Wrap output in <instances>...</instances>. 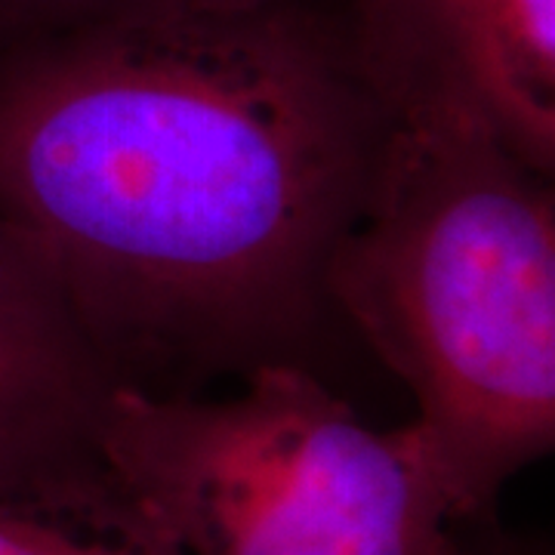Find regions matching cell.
<instances>
[{
    "instance_id": "cell-1",
    "label": "cell",
    "mask_w": 555,
    "mask_h": 555,
    "mask_svg": "<svg viewBox=\"0 0 555 555\" xmlns=\"http://www.w3.org/2000/svg\"><path fill=\"white\" fill-rule=\"evenodd\" d=\"M396 118L334 0L145 13L0 43V219L115 389L306 364Z\"/></svg>"
},
{
    "instance_id": "cell-2",
    "label": "cell",
    "mask_w": 555,
    "mask_h": 555,
    "mask_svg": "<svg viewBox=\"0 0 555 555\" xmlns=\"http://www.w3.org/2000/svg\"><path fill=\"white\" fill-rule=\"evenodd\" d=\"M327 299L414 396L463 521L555 448V192L494 137L396 120Z\"/></svg>"
},
{
    "instance_id": "cell-3",
    "label": "cell",
    "mask_w": 555,
    "mask_h": 555,
    "mask_svg": "<svg viewBox=\"0 0 555 555\" xmlns=\"http://www.w3.org/2000/svg\"><path fill=\"white\" fill-rule=\"evenodd\" d=\"M235 396L112 389L100 466L177 555H476L414 423L374 429L306 364Z\"/></svg>"
},
{
    "instance_id": "cell-4",
    "label": "cell",
    "mask_w": 555,
    "mask_h": 555,
    "mask_svg": "<svg viewBox=\"0 0 555 555\" xmlns=\"http://www.w3.org/2000/svg\"><path fill=\"white\" fill-rule=\"evenodd\" d=\"M396 120H456L555 173V0H334Z\"/></svg>"
},
{
    "instance_id": "cell-5",
    "label": "cell",
    "mask_w": 555,
    "mask_h": 555,
    "mask_svg": "<svg viewBox=\"0 0 555 555\" xmlns=\"http://www.w3.org/2000/svg\"><path fill=\"white\" fill-rule=\"evenodd\" d=\"M115 383L38 247L0 219V494L102 500Z\"/></svg>"
},
{
    "instance_id": "cell-6",
    "label": "cell",
    "mask_w": 555,
    "mask_h": 555,
    "mask_svg": "<svg viewBox=\"0 0 555 555\" xmlns=\"http://www.w3.org/2000/svg\"><path fill=\"white\" fill-rule=\"evenodd\" d=\"M0 555H177L120 509L96 503L0 494Z\"/></svg>"
},
{
    "instance_id": "cell-7",
    "label": "cell",
    "mask_w": 555,
    "mask_h": 555,
    "mask_svg": "<svg viewBox=\"0 0 555 555\" xmlns=\"http://www.w3.org/2000/svg\"><path fill=\"white\" fill-rule=\"evenodd\" d=\"M269 0H0V43L35 31H53L87 22L124 20L145 13L238 10Z\"/></svg>"
},
{
    "instance_id": "cell-8",
    "label": "cell",
    "mask_w": 555,
    "mask_h": 555,
    "mask_svg": "<svg viewBox=\"0 0 555 555\" xmlns=\"http://www.w3.org/2000/svg\"><path fill=\"white\" fill-rule=\"evenodd\" d=\"M476 555H550L540 543H525L518 537L488 534L478 543Z\"/></svg>"
}]
</instances>
